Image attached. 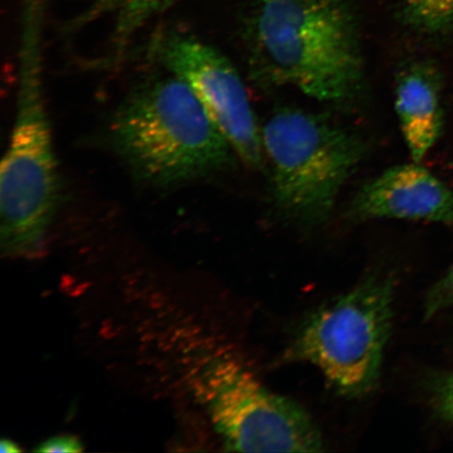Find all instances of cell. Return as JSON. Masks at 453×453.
Here are the masks:
<instances>
[{
  "label": "cell",
  "instance_id": "1",
  "mask_svg": "<svg viewBox=\"0 0 453 453\" xmlns=\"http://www.w3.org/2000/svg\"><path fill=\"white\" fill-rule=\"evenodd\" d=\"M245 33L254 76L342 104L365 81L358 25L349 0H251Z\"/></svg>",
  "mask_w": 453,
  "mask_h": 453
},
{
  "label": "cell",
  "instance_id": "9",
  "mask_svg": "<svg viewBox=\"0 0 453 453\" xmlns=\"http://www.w3.org/2000/svg\"><path fill=\"white\" fill-rule=\"evenodd\" d=\"M395 109L412 160L421 162L443 128L437 72L425 64L405 67L396 79Z\"/></svg>",
  "mask_w": 453,
  "mask_h": 453
},
{
  "label": "cell",
  "instance_id": "11",
  "mask_svg": "<svg viewBox=\"0 0 453 453\" xmlns=\"http://www.w3.org/2000/svg\"><path fill=\"white\" fill-rule=\"evenodd\" d=\"M401 17L418 32L444 33L453 27V0H403Z\"/></svg>",
  "mask_w": 453,
  "mask_h": 453
},
{
  "label": "cell",
  "instance_id": "10",
  "mask_svg": "<svg viewBox=\"0 0 453 453\" xmlns=\"http://www.w3.org/2000/svg\"><path fill=\"white\" fill-rule=\"evenodd\" d=\"M173 0H95L92 16L110 15L113 24L115 60L126 53L137 33L160 14Z\"/></svg>",
  "mask_w": 453,
  "mask_h": 453
},
{
  "label": "cell",
  "instance_id": "3",
  "mask_svg": "<svg viewBox=\"0 0 453 453\" xmlns=\"http://www.w3.org/2000/svg\"><path fill=\"white\" fill-rule=\"evenodd\" d=\"M110 133L129 172L156 188L223 173L237 157L196 94L172 73L135 88L113 113Z\"/></svg>",
  "mask_w": 453,
  "mask_h": 453
},
{
  "label": "cell",
  "instance_id": "4",
  "mask_svg": "<svg viewBox=\"0 0 453 453\" xmlns=\"http://www.w3.org/2000/svg\"><path fill=\"white\" fill-rule=\"evenodd\" d=\"M174 361L180 380L207 412L226 450H324V439L309 413L272 392L226 344L200 337L180 340Z\"/></svg>",
  "mask_w": 453,
  "mask_h": 453
},
{
  "label": "cell",
  "instance_id": "2",
  "mask_svg": "<svg viewBox=\"0 0 453 453\" xmlns=\"http://www.w3.org/2000/svg\"><path fill=\"white\" fill-rule=\"evenodd\" d=\"M16 111L0 173V243L10 257H41L62 185L43 84L41 0L22 2Z\"/></svg>",
  "mask_w": 453,
  "mask_h": 453
},
{
  "label": "cell",
  "instance_id": "5",
  "mask_svg": "<svg viewBox=\"0 0 453 453\" xmlns=\"http://www.w3.org/2000/svg\"><path fill=\"white\" fill-rule=\"evenodd\" d=\"M272 203L283 219L316 226L365 155V142L330 118L286 107L262 127Z\"/></svg>",
  "mask_w": 453,
  "mask_h": 453
},
{
  "label": "cell",
  "instance_id": "7",
  "mask_svg": "<svg viewBox=\"0 0 453 453\" xmlns=\"http://www.w3.org/2000/svg\"><path fill=\"white\" fill-rule=\"evenodd\" d=\"M151 50L168 73L188 85L237 157L249 167L263 168L262 127L231 61L212 45L175 30L160 34Z\"/></svg>",
  "mask_w": 453,
  "mask_h": 453
},
{
  "label": "cell",
  "instance_id": "12",
  "mask_svg": "<svg viewBox=\"0 0 453 453\" xmlns=\"http://www.w3.org/2000/svg\"><path fill=\"white\" fill-rule=\"evenodd\" d=\"M427 388L435 411L453 426V373L430 378Z\"/></svg>",
  "mask_w": 453,
  "mask_h": 453
},
{
  "label": "cell",
  "instance_id": "6",
  "mask_svg": "<svg viewBox=\"0 0 453 453\" xmlns=\"http://www.w3.org/2000/svg\"><path fill=\"white\" fill-rule=\"evenodd\" d=\"M395 288L392 272H372L352 290L305 317L283 359L316 366L344 398L371 394L392 334Z\"/></svg>",
  "mask_w": 453,
  "mask_h": 453
},
{
  "label": "cell",
  "instance_id": "15",
  "mask_svg": "<svg viewBox=\"0 0 453 453\" xmlns=\"http://www.w3.org/2000/svg\"><path fill=\"white\" fill-rule=\"evenodd\" d=\"M0 450L7 453L21 452L19 446L14 443L13 441L4 439L0 441Z\"/></svg>",
  "mask_w": 453,
  "mask_h": 453
},
{
  "label": "cell",
  "instance_id": "13",
  "mask_svg": "<svg viewBox=\"0 0 453 453\" xmlns=\"http://www.w3.org/2000/svg\"><path fill=\"white\" fill-rule=\"evenodd\" d=\"M450 308H453V265L429 291L424 305L425 319Z\"/></svg>",
  "mask_w": 453,
  "mask_h": 453
},
{
  "label": "cell",
  "instance_id": "8",
  "mask_svg": "<svg viewBox=\"0 0 453 453\" xmlns=\"http://www.w3.org/2000/svg\"><path fill=\"white\" fill-rule=\"evenodd\" d=\"M349 212L361 222L398 219L453 224V191L413 161L388 168L362 187Z\"/></svg>",
  "mask_w": 453,
  "mask_h": 453
},
{
  "label": "cell",
  "instance_id": "14",
  "mask_svg": "<svg viewBox=\"0 0 453 453\" xmlns=\"http://www.w3.org/2000/svg\"><path fill=\"white\" fill-rule=\"evenodd\" d=\"M82 444L73 435H60V437L50 438L37 447L35 451L44 453L53 452H81Z\"/></svg>",
  "mask_w": 453,
  "mask_h": 453
}]
</instances>
